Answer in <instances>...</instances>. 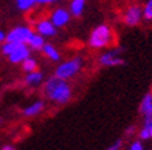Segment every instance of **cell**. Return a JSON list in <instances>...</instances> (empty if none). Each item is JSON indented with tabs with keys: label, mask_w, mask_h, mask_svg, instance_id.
I'll list each match as a JSON object with an SVG mask.
<instances>
[{
	"label": "cell",
	"mask_w": 152,
	"mask_h": 150,
	"mask_svg": "<svg viewBox=\"0 0 152 150\" xmlns=\"http://www.w3.org/2000/svg\"><path fill=\"white\" fill-rule=\"evenodd\" d=\"M43 95L50 102L57 105H66L72 99V87L68 80L53 76L43 84Z\"/></svg>",
	"instance_id": "6da1fadb"
},
{
	"label": "cell",
	"mask_w": 152,
	"mask_h": 150,
	"mask_svg": "<svg viewBox=\"0 0 152 150\" xmlns=\"http://www.w3.org/2000/svg\"><path fill=\"white\" fill-rule=\"evenodd\" d=\"M116 40L113 29L107 24H101L91 30L88 36V46L93 50H102L112 46Z\"/></svg>",
	"instance_id": "7a4b0ae2"
},
{
	"label": "cell",
	"mask_w": 152,
	"mask_h": 150,
	"mask_svg": "<svg viewBox=\"0 0 152 150\" xmlns=\"http://www.w3.org/2000/svg\"><path fill=\"white\" fill-rule=\"evenodd\" d=\"M83 67V59L80 57H75V58H71V59L65 61L61 65L56 67V72H54V76H57L58 79L62 80H69L75 77Z\"/></svg>",
	"instance_id": "3957f363"
},
{
	"label": "cell",
	"mask_w": 152,
	"mask_h": 150,
	"mask_svg": "<svg viewBox=\"0 0 152 150\" xmlns=\"http://www.w3.org/2000/svg\"><path fill=\"white\" fill-rule=\"evenodd\" d=\"M33 33H35V30L32 28L25 26V25H20V26H15L10 32H7L6 41H8V43H18V44H28L29 39L32 37Z\"/></svg>",
	"instance_id": "277c9868"
},
{
	"label": "cell",
	"mask_w": 152,
	"mask_h": 150,
	"mask_svg": "<svg viewBox=\"0 0 152 150\" xmlns=\"http://www.w3.org/2000/svg\"><path fill=\"white\" fill-rule=\"evenodd\" d=\"M122 51H123V48L118 47V48H112V50H108V51L102 52L98 57V63H100L101 66H105V67L122 66L124 63V59L119 55Z\"/></svg>",
	"instance_id": "5b68a950"
},
{
	"label": "cell",
	"mask_w": 152,
	"mask_h": 150,
	"mask_svg": "<svg viewBox=\"0 0 152 150\" xmlns=\"http://www.w3.org/2000/svg\"><path fill=\"white\" fill-rule=\"evenodd\" d=\"M144 18V10L138 4L129 6L122 14V21L127 26H137Z\"/></svg>",
	"instance_id": "8992f818"
},
{
	"label": "cell",
	"mask_w": 152,
	"mask_h": 150,
	"mask_svg": "<svg viewBox=\"0 0 152 150\" xmlns=\"http://www.w3.org/2000/svg\"><path fill=\"white\" fill-rule=\"evenodd\" d=\"M50 21L53 22V25L56 26L57 29L58 28H64L66 25L69 24V21H71V12L69 10L64 7H57L54 8L50 14Z\"/></svg>",
	"instance_id": "52a82bcc"
},
{
	"label": "cell",
	"mask_w": 152,
	"mask_h": 150,
	"mask_svg": "<svg viewBox=\"0 0 152 150\" xmlns=\"http://www.w3.org/2000/svg\"><path fill=\"white\" fill-rule=\"evenodd\" d=\"M33 29L37 35L43 36V37H53L57 35V28L53 25L50 18H40L35 22Z\"/></svg>",
	"instance_id": "ba28073f"
},
{
	"label": "cell",
	"mask_w": 152,
	"mask_h": 150,
	"mask_svg": "<svg viewBox=\"0 0 152 150\" xmlns=\"http://www.w3.org/2000/svg\"><path fill=\"white\" fill-rule=\"evenodd\" d=\"M31 51H32V50L29 48L28 44H18L17 48L7 57V58L11 63H22L26 58L31 57Z\"/></svg>",
	"instance_id": "9c48e42d"
},
{
	"label": "cell",
	"mask_w": 152,
	"mask_h": 150,
	"mask_svg": "<svg viewBox=\"0 0 152 150\" xmlns=\"http://www.w3.org/2000/svg\"><path fill=\"white\" fill-rule=\"evenodd\" d=\"M44 109H46V103H44V101H40L39 99V101H35V102H32L31 105H28V106L22 110V113H24L25 117L32 119V117L39 116Z\"/></svg>",
	"instance_id": "30bf717a"
},
{
	"label": "cell",
	"mask_w": 152,
	"mask_h": 150,
	"mask_svg": "<svg viewBox=\"0 0 152 150\" xmlns=\"http://www.w3.org/2000/svg\"><path fill=\"white\" fill-rule=\"evenodd\" d=\"M43 80H44L43 72L35 70V72H31V73H26V76H25V79H24V83L31 88H36L43 83Z\"/></svg>",
	"instance_id": "8fae6325"
},
{
	"label": "cell",
	"mask_w": 152,
	"mask_h": 150,
	"mask_svg": "<svg viewBox=\"0 0 152 150\" xmlns=\"http://www.w3.org/2000/svg\"><path fill=\"white\" fill-rule=\"evenodd\" d=\"M42 52L44 54V57H47L48 59L51 61V62H58V61L61 59V54L60 51L57 50L53 44L50 43H46L43 46V48H42Z\"/></svg>",
	"instance_id": "7c38bea8"
},
{
	"label": "cell",
	"mask_w": 152,
	"mask_h": 150,
	"mask_svg": "<svg viewBox=\"0 0 152 150\" xmlns=\"http://www.w3.org/2000/svg\"><path fill=\"white\" fill-rule=\"evenodd\" d=\"M86 1L87 0H71V4H69V12L71 15L73 17H80L84 11V7H86Z\"/></svg>",
	"instance_id": "4fadbf2b"
},
{
	"label": "cell",
	"mask_w": 152,
	"mask_h": 150,
	"mask_svg": "<svg viewBox=\"0 0 152 150\" xmlns=\"http://www.w3.org/2000/svg\"><path fill=\"white\" fill-rule=\"evenodd\" d=\"M46 44V41H44V37L43 36L37 35L36 32L32 35V37L29 39L28 41V46L31 50H36V51H42V48H43V46Z\"/></svg>",
	"instance_id": "5bb4252c"
},
{
	"label": "cell",
	"mask_w": 152,
	"mask_h": 150,
	"mask_svg": "<svg viewBox=\"0 0 152 150\" xmlns=\"http://www.w3.org/2000/svg\"><path fill=\"white\" fill-rule=\"evenodd\" d=\"M21 65H22V70H24L25 73H31V72L39 70V69H37V67H39V65H37V61L33 57H29V58H26V59L21 63Z\"/></svg>",
	"instance_id": "9a60e30c"
},
{
	"label": "cell",
	"mask_w": 152,
	"mask_h": 150,
	"mask_svg": "<svg viewBox=\"0 0 152 150\" xmlns=\"http://www.w3.org/2000/svg\"><path fill=\"white\" fill-rule=\"evenodd\" d=\"M15 3H17L18 10H21V11H24V12L31 11L35 6H37L36 0H15Z\"/></svg>",
	"instance_id": "2e32d148"
},
{
	"label": "cell",
	"mask_w": 152,
	"mask_h": 150,
	"mask_svg": "<svg viewBox=\"0 0 152 150\" xmlns=\"http://www.w3.org/2000/svg\"><path fill=\"white\" fill-rule=\"evenodd\" d=\"M151 106H152V94L151 92H148L144 98L141 99V102H140V113L141 114H144L145 112L148 110Z\"/></svg>",
	"instance_id": "e0dca14e"
},
{
	"label": "cell",
	"mask_w": 152,
	"mask_h": 150,
	"mask_svg": "<svg viewBox=\"0 0 152 150\" xmlns=\"http://www.w3.org/2000/svg\"><path fill=\"white\" fill-rule=\"evenodd\" d=\"M17 46H18V43H8V41H6V43L1 44V54L4 57H8L17 48Z\"/></svg>",
	"instance_id": "ac0fdd59"
},
{
	"label": "cell",
	"mask_w": 152,
	"mask_h": 150,
	"mask_svg": "<svg viewBox=\"0 0 152 150\" xmlns=\"http://www.w3.org/2000/svg\"><path fill=\"white\" fill-rule=\"evenodd\" d=\"M138 138L142 139V141H148L151 139V128L147 125H142L138 131Z\"/></svg>",
	"instance_id": "d6986e66"
},
{
	"label": "cell",
	"mask_w": 152,
	"mask_h": 150,
	"mask_svg": "<svg viewBox=\"0 0 152 150\" xmlns=\"http://www.w3.org/2000/svg\"><path fill=\"white\" fill-rule=\"evenodd\" d=\"M142 10H144V20L152 21V0H147Z\"/></svg>",
	"instance_id": "ffe728a7"
},
{
	"label": "cell",
	"mask_w": 152,
	"mask_h": 150,
	"mask_svg": "<svg viewBox=\"0 0 152 150\" xmlns=\"http://www.w3.org/2000/svg\"><path fill=\"white\" fill-rule=\"evenodd\" d=\"M141 116H142V119H144V124H142V125L151 127L152 125V106L145 112L144 114H141Z\"/></svg>",
	"instance_id": "44dd1931"
},
{
	"label": "cell",
	"mask_w": 152,
	"mask_h": 150,
	"mask_svg": "<svg viewBox=\"0 0 152 150\" xmlns=\"http://www.w3.org/2000/svg\"><path fill=\"white\" fill-rule=\"evenodd\" d=\"M122 146H123V141L122 139H116L112 145H109L105 150H122Z\"/></svg>",
	"instance_id": "7402d4cb"
},
{
	"label": "cell",
	"mask_w": 152,
	"mask_h": 150,
	"mask_svg": "<svg viewBox=\"0 0 152 150\" xmlns=\"http://www.w3.org/2000/svg\"><path fill=\"white\" fill-rule=\"evenodd\" d=\"M130 150H144V146L141 142H133L130 145Z\"/></svg>",
	"instance_id": "603a6c76"
},
{
	"label": "cell",
	"mask_w": 152,
	"mask_h": 150,
	"mask_svg": "<svg viewBox=\"0 0 152 150\" xmlns=\"http://www.w3.org/2000/svg\"><path fill=\"white\" fill-rule=\"evenodd\" d=\"M57 1H60V0H36V3L39 6H47V4H53Z\"/></svg>",
	"instance_id": "cb8c5ba5"
},
{
	"label": "cell",
	"mask_w": 152,
	"mask_h": 150,
	"mask_svg": "<svg viewBox=\"0 0 152 150\" xmlns=\"http://www.w3.org/2000/svg\"><path fill=\"white\" fill-rule=\"evenodd\" d=\"M6 39H7V32H4L3 29H0V46L3 43H6Z\"/></svg>",
	"instance_id": "d4e9b609"
},
{
	"label": "cell",
	"mask_w": 152,
	"mask_h": 150,
	"mask_svg": "<svg viewBox=\"0 0 152 150\" xmlns=\"http://www.w3.org/2000/svg\"><path fill=\"white\" fill-rule=\"evenodd\" d=\"M0 150H17V149L12 146V145H4V146H1Z\"/></svg>",
	"instance_id": "484cf974"
},
{
	"label": "cell",
	"mask_w": 152,
	"mask_h": 150,
	"mask_svg": "<svg viewBox=\"0 0 152 150\" xmlns=\"http://www.w3.org/2000/svg\"><path fill=\"white\" fill-rule=\"evenodd\" d=\"M149 128H151V139H152V125L149 127Z\"/></svg>",
	"instance_id": "4316f807"
},
{
	"label": "cell",
	"mask_w": 152,
	"mask_h": 150,
	"mask_svg": "<svg viewBox=\"0 0 152 150\" xmlns=\"http://www.w3.org/2000/svg\"><path fill=\"white\" fill-rule=\"evenodd\" d=\"M151 94H152V87H151Z\"/></svg>",
	"instance_id": "83f0119b"
},
{
	"label": "cell",
	"mask_w": 152,
	"mask_h": 150,
	"mask_svg": "<svg viewBox=\"0 0 152 150\" xmlns=\"http://www.w3.org/2000/svg\"><path fill=\"white\" fill-rule=\"evenodd\" d=\"M0 122H1V117H0Z\"/></svg>",
	"instance_id": "f1b7e54d"
}]
</instances>
